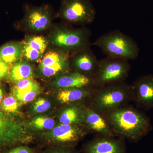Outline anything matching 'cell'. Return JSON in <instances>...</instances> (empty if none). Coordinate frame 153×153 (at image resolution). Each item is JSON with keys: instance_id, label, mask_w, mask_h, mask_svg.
I'll use <instances>...</instances> for the list:
<instances>
[{"instance_id": "1", "label": "cell", "mask_w": 153, "mask_h": 153, "mask_svg": "<svg viewBox=\"0 0 153 153\" xmlns=\"http://www.w3.org/2000/svg\"><path fill=\"white\" fill-rule=\"evenodd\" d=\"M103 114L116 137L124 139L138 141L152 129L149 117L134 107L126 105Z\"/></svg>"}, {"instance_id": "2", "label": "cell", "mask_w": 153, "mask_h": 153, "mask_svg": "<svg viewBox=\"0 0 153 153\" xmlns=\"http://www.w3.org/2000/svg\"><path fill=\"white\" fill-rule=\"evenodd\" d=\"M92 44L111 58L128 61L135 60L139 54V48L136 41L119 30L102 35Z\"/></svg>"}, {"instance_id": "3", "label": "cell", "mask_w": 153, "mask_h": 153, "mask_svg": "<svg viewBox=\"0 0 153 153\" xmlns=\"http://www.w3.org/2000/svg\"><path fill=\"white\" fill-rule=\"evenodd\" d=\"M131 100V85L119 82L97 88L87 104L105 113L126 105Z\"/></svg>"}, {"instance_id": "4", "label": "cell", "mask_w": 153, "mask_h": 153, "mask_svg": "<svg viewBox=\"0 0 153 153\" xmlns=\"http://www.w3.org/2000/svg\"><path fill=\"white\" fill-rule=\"evenodd\" d=\"M128 61L107 57L99 60L92 78L97 88L109 84L124 82L130 72Z\"/></svg>"}, {"instance_id": "5", "label": "cell", "mask_w": 153, "mask_h": 153, "mask_svg": "<svg viewBox=\"0 0 153 153\" xmlns=\"http://www.w3.org/2000/svg\"><path fill=\"white\" fill-rule=\"evenodd\" d=\"M32 135L23 122L14 114L0 109V152L32 140Z\"/></svg>"}, {"instance_id": "6", "label": "cell", "mask_w": 153, "mask_h": 153, "mask_svg": "<svg viewBox=\"0 0 153 153\" xmlns=\"http://www.w3.org/2000/svg\"><path fill=\"white\" fill-rule=\"evenodd\" d=\"M85 125L60 124L52 129L40 134L39 140L52 146L74 147L88 133Z\"/></svg>"}, {"instance_id": "7", "label": "cell", "mask_w": 153, "mask_h": 153, "mask_svg": "<svg viewBox=\"0 0 153 153\" xmlns=\"http://www.w3.org/2000/svg\"><path fill=\"white\" fill-rule=\"evenodd\" d=\"M59 14L68 23L85 25L94 22L96 12L89 0H63Z\"/></svg>"}, {"instance_id": "8", "label": "cell", "mask_w": 153, "mask_h": 153, "mask_svg": "<svg viewBox=\"0 0 153 153\" xmlns=\"http://www.w3.org/2000/svg\"><path fill=\"white\" fill-rule=\"evenodd\" d=\"M91 33L85 29L64 28L53 34L52 42L66 51H76L90 47Z\"/></svg>"}, {"instance_id": "9", "label": "cell", "mask_w": 153, "mask_h": 153, "mask_svg": "<svg viewBox=\"0 0 153 153\" xmlns=\"http://www.w3.org/2000/svg\"><path fill=\"white\" fill-rule=\"evenodd\" d=\"M131 86L132 100L137 107L144 110L153 109V75L140 76Z\"/></svg>"}, {"instance_id": "10", "label": "cell", "mask_w": 153, "mask_h": 153, "mask_svg": "<svg viewBox=\"0 0 153 153\" xmlns=\"http://www.w3.org/2000/svg\"><path fill=\"white\" fill-rule=\"evenodd\" d=\"M124 140L120 137L96 136L84 144L82 153H127Z\"/></svg>"}, {"instance_id": "11", "label": "cell", "mask_w": 153, "mask_h": 153, "mask_svg": "<svg viewBox=\"0 0 153 153\" xmlns=\"http://www.w3.org/2000/svg\"><path fill=\"white\" fill-rule=\"evenodd\" d=\"M69 60L70 69L85 76L92 77L97 68L99 60L89 47L75 52Z\"/></svg>"}, {"instance_id": "12", "label": "cell", "mask_w": 153, "mask_h": 153, "mask_svg": "<svg viewBox=\"0 0 153 153\" xmlns=\"http://www.w3.org/2000/svg\"><path fill=\"white\" fill-rule=\"evenodd\" d=\"M84 124L89 132L96 136L116 137L104 114L88 104L85 105Z\"/></svg>"}, {"instance_id": "13", "label": "cell", "mask_w": 153, "mask_h": 153, "mask_svg": "<svg viewBox=\"0 0 153 153\" xmlns=\"http://www.w3.org/2000/svg\"><path fill=\"white\" fill-rule=\"evenodd\" d=\"M52 16V10L47 5L40 7L26 6V22L28 27L33 31L38 32L47 29Z\"/></svg>"}, {"instance_id": "14", "label": "cell", "mask_w": 153, "mask_h": 153, "mask_svg": "<svg viewBox=\"0 0 153 153\" xmlns=\"http://www.w3.org/2000/svg\"><path fill=\"white\" fill-rule=\"evenodd\" d=\"M52 85L60 89L95 87L92 77L71 71L59 75Z\"/></svg>"}, {"instance_id": "15", "label": "cell", "mask_w": 153, "mask_h": 153, "mask_svg": "<svg viewBox=\"0 0 153 153\" xmlns=\"http://www.w3.org/2000/svg\"><path fill=\"white\" fill-rule=\"evenodd\" d=\"M95 87L68 88L60 89L57 98L60 103L67 105L87 102L95 92Z\"/></svg>"}, {"instance_id": "16", "label": "cell", "mask_w": 153, "mask_h": 153, "mask_svg": "<svg viewBox=\"0 0 153 153\" xmlns=\"http://www.w3.org/2000/svg\"><path fill=\"white\" fill-rule=\"evenodd\" d=\"M48 44V41L44 36L28 37L21 44L23 56L30 61H38L43 56Z\"/></svg>"}, {"instance_id": "17", "label": "cell", "mask_w": 153, "mask_h": 153, "mask_svg": "<svg viewBox=\"0 0 153 153\" xmlns=\"http://www.w3.org/2000/svg\"><path fill=\"white\" fill-rule=\"evenodd\" d=\"M85 105L84 103L69 105L62 111L59 117L60 124L84 125Z\"/></svg>"}, {"instance_id": "18", "label": "cell", "mask_w": 153, "mask_h": 153, "mask_svg": "<svg viewBox=\"0 0 153 153\" xmlns=\"http://www.w3.org/2000/svg\"><path fill=\"white\" fill-rule=\"evenodd\" d=\"M33 76V67L28 61L20 59L13 63L8 75L12 82H16L23 79H30Z\"/></svg>"}, {"instance_id": "19", "label": "cell", "mask_w": 153, "mask_h": 153, "mask_svg": "<svg viewBox=\"0 0 153 153\" xmlns=\"http://www.w3.org/2000/svg\"><path fill=\"white\" fill-rule=\"evenodd\" d=\"M23 51L21 44L10 42L0 47V59L9 64L22 59Z\"/></svg>"}, {"instance_id": "20", "label": "cell", "mask_w": 153, "mask_h": 153, "mask_svg": "<svg viewBox=\"0 0 153 153\" xmlns=\"http://www.w3.org/2000/svg\"><path fill=\"white\" fill-rule=\"evenodd\" d=\"M11 88V92L13 95L27 91H41V87L38 82L33 79H27L15 82Z\"/></svg>"}, {"instance_id": "21", "label": "cell", "mask_w": 153, "mask_h": 153, "mask_svg": "<svg viewBox=\"0 0 153 153\" xmlns=\"http://www.w3.org/2000/svg\"><path fill=\"white\" fill-rule=\"evenodd\" d=\"M40 72L46 77H50L59 73H63L70 71L69 60L61 61L52 66L39 67Z\"/></svg>"}, {"instance_id": "22", "label": "cell", "mask_w": 153, "mask_h": 153, "mask_svg": "<svg viewBox=\"0 0 153 153\" xmlns=\"http://www.w3.org/2000/svg\"><path fill=\"white\" fill-rule=\"evenodd\" d=\"M68 59V56L65 52L49 51L44 55L41 60L39 67L53 66L61 61Z\"/></svg>"}, {"instance_id": "23", "label": "cell", "mask_w": 153, "mask_h": 153, "mask_svg": "<svg viewBox=\"0 0 153 153\" xmlns=\"http://www.w3.org/2000/svg\"><path fill=\"white\" fill-rule=\"evenodd\" d=\"M20 102L14 95L10 94L3 99L0 109L7 113L15 115L19 111Z\"/></svg>"}, {"instance_id": "24", "label": "cell", "mask_w": 153, "mask_h": 153, "mask_svg": "<svg viewBox=\"0 0 153 153\" xmlns=\"http://www.w3.org/2000/svg\"><path fill=\"white\" fill-rule=\"evenodd\" d=\"M31 125L37 130H50L55 126V121L51 117L38 116L34 118L31 122Z\"/></svg>"}, {"instance_id": "25", "label": "cell", "mask_w": 153, "mask_h": 153, "mask_svg": "<svg viewBox=\"0 0 153 153\" xmlns=\"http://www.w3.org/2000/svg\"><path fill=\"white\" fill-rule=\"evenodd\" d=\"M50 102L43 98L38 99L34 102L33 106V112L36 113H41L46 112L51 107Z\"/></svg>"}, {"instance_id": "26", "label": "cell", "mask_w": 153, "mask_h": 153, "mask_svg": "<svg viewBox=\"0 0 153 153\" xmlns=\"http://www.w3.org/2000/svg\"><path fill=\"white\" fill-rule=\"evenodd\" d=\"M19 144L8 148L0 153H38L36 150L25 145Z\"/></svg>"}, {"instance_id": "27", "label": "cell", "mask_w": 153, "mask_h": 153, "mask_svg": "<svg viewBox=\"0 0 153 153\" xmlns=\"http://www.w3.org/2000/svg\"><path fill=\"white\" fill-rule=\"evenodd\" d=\"M41 91H33L13 95H14L20 102L27 103L33 101L36 99L38 95L41 93Z\"/></svg>"}, {"instance_id": "28", "label": "cell", "mask_w": 153, "mask_h": 153, "mask_svg": "<svg viewBox=\"0 0 153 153\" xmlns=\"http://www.w3.org/2000/svg\"><path fill=\"white\" fill-rule=\"evenodd\" d=\"M44 153H79L74 147L66 146H52Z\"/></svg>"}, {"instance_id": "29", "label": "cell", "mask_w": 153, "mask_h": 153, "mask_svg": "<svg viewBox=\"0 0 153 153\" xmlns=\"http://www.w3.org/2000/svg\"><path fill=\"white\" fill-rule=\"evenodd\" d=\"M10 69V64L0 59V80H2L8 76Z\"/></svg>"}, {"instance_id": "30", "label": "cell", "mask_w": 153, "mask_h": 153, "mask_svg": "<svg viewBox=\"0 0 153 153\" xmlns=\"http://www.w3.org/2000/svg\"><path fill=\"white\" fill-rule=\"evenodd\" d=\"M5 91L4 88L0 85V105L2 101L4 96Z\"/></svg>"}]
</instances>
